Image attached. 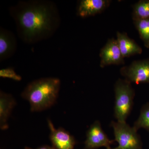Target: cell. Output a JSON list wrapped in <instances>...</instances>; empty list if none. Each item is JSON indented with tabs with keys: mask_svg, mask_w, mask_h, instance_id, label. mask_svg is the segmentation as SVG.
<instances>
[{
	"mask_svg": "<svg viewBox=\"0 0 149 149\" xmlns=\"http://www.w3.org/2000/svg\"><path fill=\"white\" fill-rule=\"evenodd\" d=\"M101 60L100 66L102 68L111 65L125 64L124 58L118 46L116 39H110L100 52Z\"/></svg>",
	"mask_w": 149,
	"mask_h": 149,
	"instance_id": "cell-7",
	"label": "cell"
},
{
	"mask_svg": "<svg viewBox=\"0 0 149 149\" xmlns=\"http://www.w3.org/2000/svg\"><path fill=\"white\" fill-rule=\"evenodd\" d=\"M120 74L130 83H149V58L134 61L130 65L122 67Z\"/></svg>",
	"mask_w": 149,
	"mask_h": 149,
	"instance_id": "cell-5",
	"label": "cell"
},
{
	"mask_svg": "<svg viewBox=\"0 0 149 149\" xmlns=\"http://www.w3.org/2000/svg\"><path fill=\"white\" fill-rule=\"evenodd\" d=\"M0 77L2 78H8L16 81H20L22 80V77L17 74L12 67L3 68L0 70Z\"/></svg>",
	"mask_w": 149,
	"mask_h": 149,
	"instance_id": "cell-16",
	"label": "cell"
},
{
	"mask_svg": "<svg viewBox=\"0 0 149 149\" xmlns=\"http://www.w3.org/2000/svg\"><path fill=\"white\" fill-rule=\"evenodd\" d=\"M17 49V41L15 35L10 30L2 27L0 28V62L10 58Z\"/></svg>",
	"mask_w": 149,
	"mask_h": 149,
	"instance_id": "cell-10",
	"label": "cell"
},
{
	"mask_svg": "<svg viewBox=\"0 0 149 149\" xmlns=\"http://www.w3.org/2000/svg\"><path fill=\"white\" fill-rule=\"evenodd\" d=\"M111 2L109 0H81L77 5V15L83 18L94 16L104 11Z\"/></svg>",
	"mask_w": 149,
	"mask_h": 149,
	"instance_id": "cell-9",
	"label": "cell"
},
{
	"mask_svg": "<svg viewBox=\"0 0 149 149\" xmlns=\"http://www.w3.org/2000/svg\"><path fill=\"white\" fill-rule=\"evenodd\" d=\"M110 126L114 133L115 142L123 149H142L141 137L133 127L126 122L111 121Z\"/></svg>",
	"mask_w": 149,
	"mask_h": 149,
	"instance_id": "cell-4",
	"label": "cell"
},
{
	"mask_svg": "<svg viewBox=\"0 0 149 149\" xmlns=\"http://www.w3.org/2000/svg\"><path fill=\"white\" fill-rule=\"evenodd\" d=\"M114 116L118 121L126 122L133 109L135 91L131 83L119 78L114 85Z\"/></svg>",
	"mask_w": 149,
	"mask_h": 149,
	"instance_id": "cell-3",
	"label": "cell"
},
{
	"mask_svg": "<svg viewBox=\"0 0 149 149\" xmlns=\"http://www.w3.org/2000/svg\"><path fill=\"white\" fill-rule=\"evenodd\" d=\"M24 149H34L33 148H29V147H25L24 148ZM56 149L53 146H47V145H45V146H41L40 147H39V148H37V149Z\"/></svg>",
	"mask_w": 149,
	"mask_h": 149,
	"instance_id": "cell-17",
	"label": "cell"
},
{
	"mask_svg": "<svg viewBox=\"0 0 149 149\" xmlns=\"http://www.w3.org/2000/svg\"><path fill=\"white\" fill-rule=\"evenodd\" d=\"M106 149H123L122 148H120V147H119L118 146H117V147H116V148H107Z\"/></svg>",
	"mask_w": 149,
	"mask_h": 149,
	"instance_id": "cell-18",
	"label": "cell"
},
{
	"mask_svg": "<svg viewBox=\"0 0 149 149\" xmlns=\"http://www.w3.org/2000/svg\"><path fill=\"white\" fill-rule=\"evenodd\" d=\"M47 123L53 146L56 149H74L76 141L74 136L61 127L56 128L50 119H47Z\"/></svg>",
	"mask_w": 149,
	"mask_h": 149,
	"instance_id": "cell-8",
	"label": "cell"
},
{
	"mask_svg": "<svg viewBox=\"0 0 149 149\" xmlns=\"http://www.w3.org/2000/svg\"><path fill=\"white\" fill-rule=\"evenodd\" d=\"M133 20L149 18V0H141L133 6Z\"/></svg>",
	"mask_w": 149,
	"mask_h": 149,
	"instance_id": "cell-13",
	"label": "cell"
},
{
	"mask_svg": "<svg viewBox=\"0 0 149 149\" xmlns=\"http://www.w3.org/2000/svg\"><path fill=\"white\" fill-rule=\"evenodd\" d=\"M16 105L15 99L12 95L0 92V128L6 130L8 128V122L13 110Z\"/></svg>",
	"mask_w": 149,
	"mask_h": 149,
	"instance_id": "cell-11",
	"label": "cell"
},
{
	"mask_svg": "<svg viewBox=\"0 0 149 149\" xmlns=\"http://www.w3.org/2000/svg\"><path fill=\"white\" fill-rule=\"evenodd\" d=\"M133 127L137 131L140 128H144L149 132V102L142 106L139 117L134 122Z\"/></svg>",
	"mask_w": 149,
	"mask_h": 149,
	"instance_id": "cell-15",
	"label": "cell"
},
{
	"mask_svg": "<svg viewBox=\"0 0 149 149\" xmlns=\"http://www.w3.org/2000/svg\"><path fill=\"white\" fill-rule=\"evenodd\" d=\"M116 37L120 52L124 58L142 54V48L135 41L128 37L127 33L117 32Z\"/></svg>",
	"mask_w": 149,
	"mask_h": 149,
	"instance_id": "cell-12",
	"label": "cell"
},
{
	"mask_svg": "<svg viewBox=\"0 0 149 149\" xmlns=\"http://www.w3.org/2000/svg\"><path fill=\"white\" fill-rule=\"evenodd\" d=\"M19 39L34 44L52 37L61 24L59 11L49 0L19 1L9 8Z\"/></svg>",
	"mask_w": 149,
	"mask_h": 149,
	"instance_id": "cell-1",
	"label": "cell"
},
{
	"mask_svg": "<svg viewBox=\"0 0 149 149\" xmlns=\"http://www.w3.org/2000/svg\"><path fill=\"white\" fill-rule=\"evenodd\" d=\"M61 80L57 77L39 78L30 82L21 94L29 103L32 112L49 109L55 104L61 88Z\"/></svg>",
	"mask_w": 149,
	"mask_h": 149,
	"instance_id": "cell-2",
	"label": "cell"
},
{
	"mask_svg": "<svg viewBox=\"0 0 149 149\" xmlns=\"http://www.w3.org/2000/svg\"><path fill=\"white\" fill-rule=\"evenodd\" d=\"M133 23L139 32L140 38L143 42L144 46L149 49V18L134 20Z\"/></svg>",
	"mask_w": 149,
	"mask_h": 149,
	"instance_id": "cell-14",
	"label": "cell"
},
{
	"mask_svg": "<svg viewBox=\"0 0 149 149\" xmlns=\"http://www.w3.org/2000/svg\"><path fill=\"white\" fill-rule=\"evenodd\" d=\"M115 142L109 139L102 128L99 120H96L90 126L86 133L84 149H97L101 147L110 148Z\"/></svg>",
	"mask_w": 149,
	"mask_h": 149,
	"instance_id": "cell-6",
	"label": "cell"
}]
</instances>
